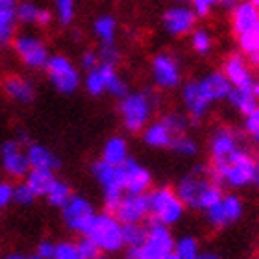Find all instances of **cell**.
I'll use <instances>...</instances> for the list:
<instances>
[{"mask_svg":"<svg viewBox=\"0 0 259 259\" xmlns=\"http://www.w3.org/2000/svg\"><path fill=\"white\" fill-rule=\"evenodd\" d=\"M152 78L154 83L161 89H174L182 81V67L180 61L168 52L154 56L152 60Z\"/></svg>","mask_w":259,"mask_h":259,"instance_id":"cell-9","label":"cell"},{"mask_svg":"<svg viewBox=\"0 0 259 259\" xmlns=\"http://www.w3.org/2000/svg\"><path fill=\"white\" fill-rule=\"evenodd\" d=\"M211 174L217 182L232 187H244V185L259 187V161L241 148L232 152L226 159L213 161Z\"/></svg>","mask_w":259,"mask_h":259,"instance_id":"cell-1","label":"cell"},{"mask_svg":"<svg viewBox=\"0 0 259 259\" xmlns=\"http://www.w3.org/2000/svg\"><path fill=\"white\" fill-rule=\"evenodd\" d=\"M222 72L226 74L230 80L232 87H239V89H254L255 78L252 72V65L246 61L243 54H232L228 56L224 61V69Z\"/></svg>","mask_w":259,"mask_h":259,"instance_id":"cell-12","label":"cell"},{"mask_svg":"<svg viewBox=\"0 0 259 259\" xmlns=\"http://www.w3.org/2000/svg\"><path fill=\"white\" fill-rule=\"evenodd\" d=\"M30 259H41V257H39V255H35V257H30Z\"/></svg>","mask_w":259,"mask_h":259,"instance_id":"cell-54","label":"cell"},{"mask_svg":"<svg viewBox=\"0 0 259 259\" xmlns=\"http://www.w3.org/2000/svg\"><path fill=\"white\" fill-rule=\"evenodd\" d=\"M252 2H254V4H255V6H257V8H259V0H252Z\"/></svg>","mask_w":259,"mask_h":259,"instance_id":"cell-53","label":"cell"},{"mask_svg":"<svg viewBox=\"0 0 259 259\" xmlns=\"http://www.w3.org/2000/svg\"><path fill=\"white\" fill-rule=\"evenodd\" d=\"M35 198H37V194L30 189V185H28L26 182L21 185H17V187H13V200H15L17 204L30 205Z\"/></svg>","mask_w":259,"mask_h":259,"instance_id":"cell-41","label":"cell"},{"mask_svg":"<svg viewBox=\"0 0 259 259\" xmlns=\"http://www.w3.org/2000/svg\"><path fill=\"white\" fill-rule=\"evenodd\" d=\"M259 22V8L252 0H243L237 2L232 10V30L235 35L248 32Z\"/></svg>","mask_w":259,"mask_h":259,"instance_id":"cell-19","label":"cell"},{"mask_svg":"<svg viewBox=\"0 0 259 259\" xmlns=\"http://www.w3.org/2000/svg\"><path fill=\"white\" fill-rule=\"evenodd\" d=\"M98 259H108V257H104V255H100V257H98Z\"/></svg>","mask_w":259,"mask_h":259,"instance_id":"cell-55","label":"cell"},{"mask_svg":"<svg viewBox=\"0 0 259 259\" xmlns=\"http://www.w3.org/2000/svg\"><path fill=\"white\" fill-rule=\"evenodd\" d=\"M196 259H219L215 254H198V257Z\"/></svg>","mask_w":259,"mask_h":259,"instance_id":"cell-48","label":"cell"},{"mask_svg":"<svg viewBox=\"0 0 259 259\" xmlns=\"http://www.w3.org/2000/svg\"><path fill=\"white\" fill-rule=\"evenodd\" d=\"M150 196V213L157 222L165 226L178 222L184 215V202L174 191L163 187V189L154 191Z\"/></svg>","mask_w":259,"mask_h":259,"instance_id":"cell-7","label":"cell"},{"mask_svg":"<svg viewBox=\"0 0 259 259\" xmlns=\"http://www.w3.org/2000/svg\"><path fill=\"white\" fill-rule=\"evenodd\" d=\"M172 2H176V4H191V0H172Z\"/></svg>","mask_w":259,"mask_h":259,"instance_id":"cell-52","label":"cell"},{"mask_svg":"<svg viewBox=\"0 0 259 259\" xmlns=\"http://www.w3.org/2000/svg\"><path fill=\"white\" fill-rule=\"evenodd\" d=\"M119 74L115 65H108V63H98L95 69L87 70L85 74V89L91 97H100L102 93H108V87L111 83L115 76Z\"/></svg>","mask_w":259,"mask_h":259,"instance_id":"cell-18","label":"cell"},{"mask_svg":"<svg viewBox=\"0 0 259 259\" xmlns=\"http://www.w3.org/2000/svg\"><path fill=\"white\" fill-rule=\"evenodd\" d=\"M2 89H4L6 97L19 104H30L35 98V87H33V83L19 74L6 76L4 81H2Z\"/></svg>","mask_w":259,"mask_h":259,"instance_id":"cell-20","label":"cell"},{"mask_svg":"<svg viewBox=\"0 0 259 259\" xmlns=\"http://www.w3.org/2000/svg\"><path fill=\"white\" fill-rule=\"evenodd\" d=\"M243 215V204L237 196L233 194H228V196H222L215 205H211L207 209V217H209V222L213 226H228V224H233L239 217Z\"/></svg>","mask_w":259,"mask_h":259,"instance_id":"cell-16","label":"cell"},{"mask_svg":"<svg viewBox=\"0 0 259 259\" xmlns=\"http://www.w3.org/2000/svg\"><path fill=\"white\" fill-rule=\"evenodd\" d=\"M0 157H2V167L8 174L15 176V178H22L30 172V161H28V154L22 150L21 143L17 141H6L0 150Z\"/></svg>","mask_w":259,"mask_h":259,"instance_id":"cell-15","label":"cell"},{"mask_svg":"<svg viewBox=\"0 0 259 259\" xmlns=\"http://www.w3.org/2000/svg\"><path fill=\"white\" fill-rule=\"evenodd\" d=\"M13 200V187L6 182H0V207H6Z\"/></svg>","mask_w":259,"mask_h":259,"instance_id":"cell-47","label":"cell"},{"mask_svg":"<svg viewBox=\"0 0 259 259\" xmlns=\"http://www.w3.org/2000/svg\"><path fill=\"white\" fill-rule=\"evenodd\" d=\"M54 259H80L78 254V246L72 243H60L56 244Z\"/></svg>","mask_w":259,"mask_h":259,"instance_id":"cell-44","label":"cell"},{"mask_svg":"<svg viewBox=\"0 0 259 259\" xmlns=\"http://www.w3.org/2000/svg\"><path fill=\"white\" fill-rule=\"evenodd\" d=\"M54 11L61 26H70L76 17V0H54Z\"/></svg>","mask_w":259,"mask_h":259,"instance_id":"cell-32","label":"cell"},{"mask_svg":"<svg viewBox=\"0 0 259 259\" xmlns=\"http://www.w3.org/2000/svg\"><path fill=\"white\" fill-rule=\"evenodd\" d=\"M4 259H30V257H24V255H21V254H11V255H6Z\"/></svg>","mask_w":259,"mask_h":259,"instance_id":"cell-49","label":"cell"},{"mask_svg":"<svg viewBox=\"0 0 259 259\" xmlns=\"http://www.w3.org/2000/svg\"><path fill=\"white\" fill-rule=\"evenodd\" d=\"M228 102L232 104L233 108L237 109L239 113H243L244 117L254 111L257 106V97H255L254 89H239V87H232V91L226 98Z\"/></svg>","mask_w":259,"mask_h":259,"instance_id":"cell-26","label":"cell"},{"mask_svg":"<svg viewBox=\"0 0 259 259\" xmlns=\"http://www.w3.org/2000/svg\"><path fill=\"white\" fill-rule=\"evenodd\" d=\"M156 104V98L150 91H135L128 93L124 98H120V115L126 130L130 132H141L148 124L152 115V108Z\"/></svg>","mask_w":259,"mask_h":259,"instance_id":"cell-3","label":"cell"},{"mask_svg":"<svg viewBox=\"0 0 259 259\" xmlns=\"http://www.w3.org/2000/svg\"><path fill=\"white\" fill-rule=\"evenodd\" d=\"M196 21H198V15L194 13V10L191 6L178 4L168 8L161 17L163 28L168 35L172 37H184V35H189L196 28Z\"/></svg>","mask_w":259,"mask_h":259,"instance_id":"cell-8","label":"cell"},{"mask_svg":"<svg viewBox=\"0 0 259 259\" xmlns=\"http://www.w3.org/2000/svg\"><path fill=\"white\" fill-rule=\"evenodd\" d=\"M70 196H72L70 194V187L67 184H63V182H60V180H56L52 187L49 189V193H47L49 202L52 205H56V207H63L70 200Z\"/></svg>","mask_w":259,"mask_h":259,"instance_id":"cell-35","label":"cell"},{"mask_svg":"<svg viewBox=\"0 0 259 259\" xmlns=\"http://www.w3.org/2000/svg\"><path fill=\"white\" fill-rule=\"evenodd\" d=\"M150 213V196L145 193H126L122 194L117 209L113 215H117L122 224L128 222H141Z\"/></svg>","mask_w":259,"mask_h":259,"instance_id":"cell-11","label":"cell"},{"mask_svg":"<svg viewBox=\"0 0 259 259\" xmlns=\"http://www.w3.org/2000/svg\"><path fill=\"white\" fill-rule=\"evenodd\" d=\"M26 154L32 168H45V170H52L54 172L56 168L60 167V159L43 145H30Z\"/></svg>","mask_w":259,"mask_h":259,"instance_id":"cell-24","label":"cell"},{"mask_svg":"<svg viewBox=\"0 0 259 259\" xmlns=\"http://www.w3.org/2000/svg\"><path fill=\"white\" fill-rule=\"evenodd\" d=\"M119 174L122 189L126 193H145L152 184L150 172L132 157H128L122 165H119Z\"/></svg>","mask_w":259,"mask_h":259,"instance_id":"cell-13","label":"cell"},{"mask_svg":"<svg viewBox=\"0 0 259 259\" xmlns=\"http://www.w3.org/2000/svg\"><path fill=\"white\" fill-rule=\"evenodd\" d=\"M237 148V137H235V134L230 128H219L213 134V137H211V156H213V161L226 159Z\"/></svg>","mask_w":259,"mask_h":259,"instance_id":"cell-22","label":"cell"},{"mask_svg":"<svg viewBox=\"0 0 259 259\" xmlns=\"http://www.w3.org/2000/svg\"><path fill=\"white\" fill-rule=\"evenodd\" d=\"M98 63H100V58H98V50H85V52L81 54V58H80L81 69L85 70V72H87V70L95 69Z\"/></svg>","mask_w":259,"mask_h":259,"instance_id":"cell-45","label":"cell"},{"mask_svg":"<svg viewBox=\"0 0 259 259\" xmlns=\"http://www.w3.org/2000/svg\"><path fill=\"white\" fill-rule=\"evenodd\" d=\"M93 33L100 43H115L117 37V19L111 15H100L93 22Z\"/></svg>","mask_w":259,"mask_h":259,"instance_id":"cell-29","label":"cell"},{"mask_svg":"<svg viewBox=\"0 0 259 259\" xmlns=\"http://www.w3.org/2000/svg\"><path fill=\"white\" fill-rule=\"evenodd\" d=\"M176 135L167 128V124L159 120V122H154V124H148L145 130V135L143 139L148 146H154V148H170V143Z\"/></svg>","mask_w":259,"mask_h":259,"instance_id":"cell-25","label":"cell"},{"mask_svg":"<svg viewBox=\"0 0 259 259\" xmlns=\"http://www.w3.org/2000/svg\"><path fill=\"white\" fill-rule=\"evenodd\" d=\"M56 182L52 170H45V168H32L28 172L26 184L30 185V189L37 196H47L49 189L52 187V184Z\"/></svg>","mask_w":259,"mask_h":259,"instance_id":"cell-28","label":"cell"},{"mask_svg":"<svg viewBox=\"0 0 259 259\" xmlns=\"http://www.w3.org/2000/svg\"><path fill=\"white\" fill-rule=\"evenodd\" d=\"M148 228H143L139 222H128L122 224V235H124V244L130 246H139L145 243Z\"/></svg>","mask_w":259,"mask_h":259,"instance_id":"cell-34","label":"cell"},{"mask_svg":"<svg viewBox=\"0 0 259 259\" xmlns=\"http://www.w3.org/2000/svg\"><path fill=\"white\" fill-rule=\"evenodd\" d=\"M93 205L81 196H70V200L63 205V219L65 224L74 232L87 233L91 222L95 221Z\"/></svg>","mask_w":259,"mask_h":259,"instance_id":"cell-10","label":"cell"},{"mask_svg":"<svg viewBox=\"0 0 259 259\" xmlns=\"http://www.w3.org/2000/svg\"><path fill=\"white\" fill-rule=\"evenodd\" d=\"M235 4H237V0H191V8L198 15V19H204V17L209 15L215 6H222V8L233 10Z\"/></svg>","mask_w":259,"mask_h":259,"instance_id":"cell-33","label":"cell"},{"mask_svg":"<svg viewBox=\"0 0 259 259\" xmlns=\"http://www.w3.org/2000/svg\"><path fill=\"white\" fill-rule=\"evenodd\" d=\"M174 252H176V255H178L180 259H196L200 254L198 243H196L193 237H184L176 243Z\"/></svg>","mask_w":259,"mask_h":259,"instance_id":"cell-37","label":"cell"},{"mask_svg":"<svg viewBox=\"0 0 259 259\" xmlns=\"http://www.w3.org/2000/svg\"><path fill=\"white\" fill-rule=\"evenodd\" d=\"M182 98H184L185 109L189 111L193 122H198V120L207 113V109H209V106H211L209 98L205 97L204 91L200 89L198 80H193V81H189V83H185Z\"/></svg>","mask_w":259,"mask_h":259,"instance_id":"cell-17","label":"cell"},{"mask_svg":"<svg viewBox=\"0 0 259 259\" xmlns=\"http://www.w3.org/2000/svg\"><path fill=\"white\" fill-rule=\"evenodd\" d=\"M76 246H78L80 259H98L100 257V248H98V244L95 243L91 237H87V235H85V239H81Z\"/></svg>","mask_w":259,"mask_h":259,"instance_id":"cell-40","label":"cell"},{"mask_svg":"<svg viewBox=\"0 0 259 259\" xmlns=\"http://www.w3.org/2000/svg\"><path fill=\"white\" fill-rule=\"evenodd\" d=\"M209 184H211L209 178H205L204 176V168L196 167L193 174L185 176V178L178 184L176 194H178L180 200L184 202V205L200 207V198H202V194H204V191L207 189V185Z\"/></svg>","mask_w":259,"mask_h":259,"instance_id":"cell-14","label":"cell"},{"mask_svg":"<svg viewBox=\"0 0 259 259\" xmlns=\"http://www.w3.org/2000/svg\"><path fill=\"white\" fill-rule=\"evenodd\" d=\"M222 196H224V194H222L219 184H213V182H211V184L207 185V189L204 191V194H202V198H200V209L207 211L211 205H215Z\"/></svg>","mask_w":259,"mask_h":259,"instance_id":"cell-39","label":"cell"},{"mask_svg":"<svg viewBox=\"0 0 259 259\" xmlns=\"http://www.w3.org/2000/svg\"><path fill=\"white\" fill-rule=\"evenodd\" d=\"M254 93H255V97H257V100H259V80H255V83H254Z\"/></svg>","mask_w":259,"mask_h":259,"instance_id":"cell-50","label":"cell"},{"mask_svg":"<svg viewBox=\"0 0 259 259\" xmlns=\"http://www.w3.org/2000/svg\"><path fill=\"white\" fill-rule=\"evenodd\" d=\"M161 120L167 124V128L170 130L174 135H182V134H185V130H187V119L178 113H170V115H167V117H163Z\"/></svg>","mask_w":259,"mask_h":259,"instance_id":"cell-42","label":"cell"},{"mask_svg":"<svg viewBox=\"0 0 259 259\" xmlns=\"http://www.w3.org/2000/svg\"><path fill=\"white\" fill-rule=\"evenodd\" d=\"M98 244V248L104 252H117L124 246V235H122V222L111 213L97 215L95 221L85 233Z\"/></svg>","mask_w":259,"mask_h":259,"instance_id":"cell-4","label":"cell"},{"mask_svg":"<svg viewBox=\"0 0 259 259\" xmlns=\"http://www.w3.org/2000/svg\"><path fill=\"white\" fill-rule=\"evenodd\" d=\"M102 159L111 163V165H122L128 159V143L122 137H111V139L104 145Z\"/></svg>","mask_w":259,"mask_h":259,"instance_id":"cell-27","label":"cell"},{"mask_svg":"<svg viewBox=\"0 0 259 259\" xmlns=\"http://www.w3.org/2000/svg\"><path fill=\"white\" fill-rule=\"evenodd\" d=\"M13 50L19 56V60L26 65L28 69L41 70L47 67L50 52L41 37L32 33H21L13 39Z\"/></svg>","mask_w":259,"mask_h":259,"instance_id":"cell-6","label":"cell"},{"mask_svg":"<svg viewBox=\"0 0 259 259\" xmlns=\"http://www.w3.org/2000/svg\"><path fill=\"white\" fill-rule=\"evenodd\" d=\"M244 130L252 139L259 141V104L255 106L254 111H250L244 119Z\"/></svg>","mask_w":259,"mask_h":259,"instance_id":"cell-43","label":"cell"},{"mask_svg":"<svg viewBox=\"0 0 259 259\" xmlns=\"http://www.w3.org/2000/svg\"><path fill=\"white\" fill-rule=\"evenodd\" d=\"M98 58H100V63H108V65H115V67H117V63H119V60H120V52L115 43H100Z\"/></svg>","mask_w":259,"mask_h":259,"instance_id":"cell-38","label":"cell"},{"mask_svg":"<svg viewBox=\"0 0 259 259\" xmlns=\"http://www.w3.org/2000/svg\"><path fill=\"white\" fill-rule=\"evenodd\" d=\"M257 161H259V152H257Z\"/></svg>","mask_w":259,"mask_h":259,"instance_id":"cell-56","label":"cell"},{"mask_svg":"<svg viewBox=\"0 0 259 259\" xmlns=\"http://www.w3.org/2000/svg\"><path fill=\"white\" fill-rule=\"evenodd\" d=\"M241 52L254 69H259V22L248 32L237 35Z\"/></svg>","mask_w":259,"mask_h":259,"instance_id":"cell-23","label":"cell"},{"mask_svg":"<svg viewBox=\"0 0 259 259\" xmlns=\"http://www.w3.org/2000/svg\"><path fill=\"white\" fill-rule=\"evenodd\" d=\"M41 11H43V8L35 4L33 0H22V2L17 4V10H15L17 22L26 24V26H37Z\"/></svg>","mask_w":259,"mask_h":259,"instance_id":"cell-30","label":"cell"},{"mask_svg":"<svg viewBox=\"0 0 259 259\" xmlns=\"http://www.w3.org/2000/svg\"><path fill=\"white\" fill-rule=\"evenodd\" d=\"M54 254H56V244L50 243V241H43L37 246V255L41 259H54Z\"/></svg>","mask_w":259,"mask_h":259,"instance_id":"cell-46","label":"cell"},{"mask_svg":"<svg viewBox=\"0 0 259 259\" xmlns=\"http://www.w3.org/2000/svg\"><path fill=\"white\" fill-rule=\"evenodd\" d=\"M170 252H174V241L167 226L152 219L145 243L139 246H130L126 259H163Z\"/></svg>","mask_w":259,"mask_h":259,"instance_id":"cell-2","label":"cell"},{"mask_svg":"<svg viewBox=\"0 0 259 259\" xmlns=\"http://www.w3.org/2000/svg\"><path fill=\"white\" fill-rule=\"evenodd\" d=\"M163 259H180V257L176 255V252H170V254H167Z\"/></svg>","mask_w":259,"mask_h":259,"instance_id":"cell-51","label":"cell"},{"mask_svg":"<svg viewBox=\"0 0 259 259\" xmlns=\"http://www.w3.org/2000/svg\"><path fill=\"white\" fill-rule=\"evenodd\" d=\"M45 70H47V74H49V80H50V83H52V87H54L58 93H61V95H72V93H76V89H78L81 83L78 69H76L74 63L63 54L50 56Z\"/></svg>","mask_w":259,"mask_h":259,"instance_id":"cell-5","label":"cell"},{"mask_svg":"<svg viewBox=\"0 0 259 259\" xmlns=\"http://www.w3.org/2000/svg\"><path fill=\"white\" fill-rule=\"evenodd\" d=\"M200 83V89L204 91V95L209 98V102H217V100H224L228 98L230 91H232V83L230 80L226 78L224 72H209V74H205L202 80H198Z\"/></svg>","mask_w":259,"mask_h":259,"instance_id":"cell-21","label":"cell"},{"mask_svg":"<svg viewBox=\"0 0 259 259\" xmlns=\"http://www.w3.org/2000/svg\"><path fill=\"white\" fill-rule=\"evenodd\" d=\"M170 148H172L176 154H180V156H194V154L198 152L196 143H194L191 137H187L185 134L176 135L172 139V143H170Z\"/></svg>","mask_w":259,"mask_h":259,"instance_id":"cell-36","label":"cell"},{"mask_svg":"<svg viewBox=\"0 0 259 259\" xmlns=\"http://www.w3.org/2000/svg\"><path fill=\"white\" fill-rule=\"evenodd\" d=\"M191 47L200 56L209 54L211 49H213V37H211L209 30H205V28H194L193 32H191Z\"/></svg>","mask_w":259,"mask_h":259,"instance_id":"cell-31","label":"cell"}]
</instances>
